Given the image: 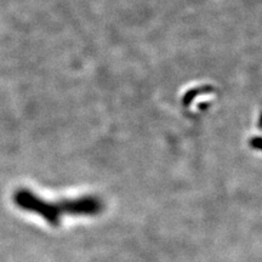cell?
Masks as SVG:
<instances>
[{
    "label": "cell",
    "instance_id": "6da1fadb",
    "mask_svg": "<svg viewBox=\"0 0 262 262\" xmlns=\"http://www.w3.org/2000/svg\"><path fill=\"white\" fill-rule=\"evenodd\" d=\"M14 202L19 209L40 216L42 220L54 227L60 226L64 216H95L103 209L102 201L95 195L48 202L28 189H19L16 192Z\"/></svg>",
    "mask_w": 262,
    "mask_h": 262
}]
</instances>
